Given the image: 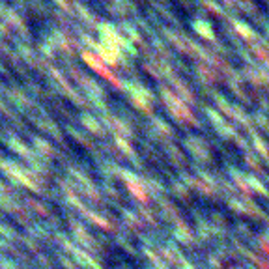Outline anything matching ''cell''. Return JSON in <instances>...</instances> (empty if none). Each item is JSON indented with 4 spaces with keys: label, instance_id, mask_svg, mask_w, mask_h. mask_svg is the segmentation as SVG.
Segmentation results:
<instances>
[{
    "label": "cell",
    "instance_id": "cell-1",
    "mask_svg": "<svg viewBox=\"0 0 269 269\" xmlns=\"http://www.w3.org/2000/svg\"><path fill=\"white\" fill-rule=\"evenodd\" d=\"M83 60L86 62V64L92 67L93 71L97 73V75H101L103 79L110 81V83L114 84V86H121L120 79L116 77L114 71H112V69L107 66V62H105L101 56H97L95 53H88V51H84V53H83Z\"/></svg>",
    "mask_w": 269,
    "mask_h": 269
}]
</instances>
